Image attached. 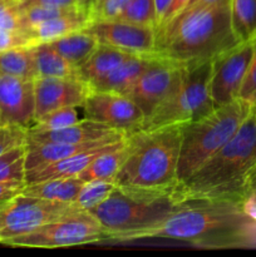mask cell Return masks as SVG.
<instances>
[{
    "instance_id": "cell-1",
    "label": "cell",
    "mask_w": 256,
    "mask_h": 257,
    "mask_svg": "<svg viewBox=\"0 0 256 257\" xmlns=\"http://www.w3.org/2000/svg\"><path fill=\"white\" fill-rule=\"evenodd\" d=\"M163 237L201 248L256 247V216L246 201L213 200L180 203L143 238Z\"/></svg>"
},
{
    "instance_id": "cell-2",
    "label": "cell",
    "mask_w": 256,
    "mask_h": 257,
    "mask_svg": "<svg viewBox=\"0 0 256 257\" xmlns=\"http://www.w3.org/2000/svg\"><path fill=\"white\" fill-rule=\"evenodd\" d=\"M256 163V105L233 135L200 170L173 187L177 205L190 201H247L248 176Z\"/></svg>"
},
{
    "instance_id": "cell-3",
    "label": "cell",
    "mask_w": 256,
    "mask_h": 257,
    "mask_svg": "<svg viewBox=\"0 0 256 257\" xmlns=\"http://www.w3.org/2000/svg\"><path fill=\"white\" fill-rule=\"evenodd\" d=\"M231 24V0L178 14L157 32L155 57L177 65L212 60L238 44Z\"/></svg>"
},
{
    "instance_id": "cell-4",
    "label": "cell",
    "mask_w": 256,
    "mask_h": 257,
    "mask_svg": "<svg viewBox=\"0 0 256 257\" xmlns=\"http://www.w3.org/2000/svg\"><path fill=\"white\" fill-rule=\"evenodd\" d=\"M182 124L140 130L128 136L130 153L115 186L150 193H171L177 185Z\"/></svg>"
},
{
    "instance_id": "cell-5",
    "label": "cell",
    "mask_w": 256,
    "mask_h": 257,
    "mask_svg": "<svg viewBox=\"0 0 256 257\" xmlns=\"http://www.w3.org/2000/svg\"><path fill=\"white\" fill-rule=\"evenodd\" d=\"M177 207L171 193H150L115 186L109 197L89 211L107 241L131 242L160 226Z\"/></svg>"
},
{
    "instance_id": "cell-6",
    "label": "cell",
    "mask_w": 256,
    "mask_h": 257,
    "mask_svg": "<svg viewBox=\"0 0 256 257\" xmlns=\"http://www.w3.org/2000/svg\"><path fill=\"white\" fill-rule=\"evenodd\" d=\"M252 105L240 98L216 107L205 117L183 123L180 157L177 165V183L187 180L200 170L222 146L233 137Z\"/></svg>"
},
{
    "instance_id": "cell-7",
    "label": "cell",
    "mask_w": 256,
    "mask_h": 257,
    "mask_svg": "<svg viewBox=\"0 0 256 257\" xmlns=\"http://www.w3.org/2000/svg\"><path fill=\"white\" fill-rule=\"evenodd\" d=\"M212 60L185 65L180 84L143 122L141 130L183 124L205 117L215 109L210 93Z\"/></svg>"
},
{
    "instance_id": "cell-8",
    "label": "cell",
    "mask_w": 256,
    "mask_h": 257,
    "mask_svg": "<svg viewBox=\"0 0 256 257\" xmlns=\"http://www.w3.org/2000/svg\"><path fill=\"white\" fill-rule=\"evenodd\" d=\"M104 241H107V235L100 223L89 212L80 211L47 223L32 232L12 238L4 245L14 247L60 248Z\"/></svg>"
},
{
    "instance_id": "cell-9",
    "label": "cell",
    "mask_w": 256,
    "mask_h": 257,
    "mask_svg": "<svg viewBox=\"0 0 256 257\" xmlns=\"http://www.w3.org/2000/svg\"><path fill=\"white\" fill-rule=\"evenodd\" d=\"M80 211L74 203L54 202L20 193L0 203V243L4 245L12 238Z\"/></svg>"
},
{
    "instance_id": "cell-10",
    "label": "cell",
    "mask_w": 256,
    "mask_h": 257,
    "mask_svg": "<svg viewBox=\"0 0 256 257\" xmlns=\"http://www.w3.org/2000/svg\"><path fill=\"white\" fill-rule=\"evenodd\" d=\"M251 57L252 42H243L213 58L210 93L215 108L237 99Z\"/></svg>"
},
{
    "instance_id": "cell-11",
    "label": "cell",
    "mask_w": 256,
    "mask_h": 257,
    "mask_svg": "<svg viewBox=\"0 0 256 257\" xmlns=\"http://www.w3.org/2000/svg\"><path fill=\"white\" fill-rule=\"evenodd\" d=\"M182 69V65L153 57L127 94L142 110L145 119L177 88Z\"/></svg>"
},
{
    "instance_id": "cell-12",
    "label": "cell",
    "mask_w": 256,
    "mask_h": 257,
    "mask_svg": "<svg viewBox=\"0 0 256 257\" xmlns=\"http://www.w3.org/2000/svg\"><path fill=\"white\" fill-rule=\"evenodd\" d=\"M85 118L103 123L125 135L142 128L145 115L128 95L113 92L93 90L82 104Z\"/></svg>"
},
{
    "instance_id": "cell-13",
    "label": "cell",
    "mask_w": 256,
    "mask_h": 257,
    "mask_svg": "<svg viewBox=\"0 0 256 257\" xmlns=\"http://www.w3.org/2000/svg\"><path fill=\"white\" fill-rule=\"evenodd\" d=\"M87 32L94 35L98 42L122 52L137 55H153L157 40V30L155 28L124 22V20H97Z\"/></svg>"
},
{
    "instance_id": "cell-14",
    "label": "cell",
    "mask_w": 256,
    "mask_h": 257,
    "mask_svg": "<svg viewBox=\"0 0 256 257\" xmlns=\"http://www.w3.org/2000/svg\"><path fill=\"white\" fill-rule=\"evenodd\" d=\"M0 117L9 127L29 130L34 124V80L0 74Z\"/></svg>"
},
{
    "instance_id": "cell-15",
    "label": "cell",
    "mask_w": 256,
    "mask_h": 257,
    "mask_svg": "<svg viewBox=\"0 0 256 257\" xmlns=\"http://www.w3.org/2000/svg\"><path fill=\"white\" fill-rule=\"evenodd\" d=\"M90 92L89 83L78 78H37L34 80L35 119L59 108L82 107Z\"/></svg>"
},
{
    "instance_id": "cell-16",
    "label": "cell",
    "mask_w": 256,
    "mask_h": 257,
    "mask_svg": "<svg viewBox=\"0 0 256 257\" xmlns=\"http://www.w3.org/2000/svg\"><path fill=\"white\" fill-rule=\"evenodd\" d=\"M128 135L114 130L103 123L84 118L69 127L55 131L27 130V141L33 142H55V143H80L102 142V141H119Z\"/></svg>"
},
{
    "instance_id": "cell-17",
    "label": "cell",
    "mask_w": 256,
    "mask_h": 257,
    "mask_svg": "<svg viewBox=\"0 0 256 257\" xmlns=\"http://www.w3.org/2000/svg\"><path fill=\"white\" fill-rule=\"evenodd\" d=\"M127 137L123 140L117 141V142L108 143V145L99 146V147L92 148V150L84 151V152L77 153L74 156L60 160L58 162L52 163V165L43 166V167L34 168V170L25 171L24 182L25 185L28 183L40 182V181L49 180V178H59V177H74L79 175L82 171H84L88 166L92 163L93 160L102 155L105 151L113 150L122 145Z\"/></svg>"
},
{
    "instance_id": "cell-18",
    "label": "cell",
    "mask_w": 256,
    "mask_h": 257,
    "mask_svg": "<svg viewBox=\"0 0 256 257\" xmlns=\"http://www.w3.org/2000/svg\"><path fill=\"white\" fill-rule=\"evenodd\" d=\"M155 55H132L100 79L90 83L93 90L113 92L127 95L143 70L150 65Z\"/></svg>"
},
{
    "instance_id": "cell-19",
    "label": "cell",
    "mask_w": 256,
    "mask_h": 257,
    "mask_svg": "<svg viewBox=\"0 0 256 257\" xmlns=\"http://www.w3.org/2000/svg\"><path fill=\"white\" fill-rule=\"evenodd\" d=\"M92 23L93 20L90 18L89 12L87 9H79L72 14L47 20V22L42 23V24L37 25L32 30H29L28 34L32 37L34 44L50 43L58 38L70 34V33L85 29Z\"/></svg>"
},
{
    "instance_id": "cell-20",
    "label": "cell",
    "mask_w": 256,
    "mask_h": 257,
    "mask_svg": "<svg viewBox=\"0 0 256 257\" xmlns=\"http://www.w3.org/2000/svg\"><path fill=\"white\" fill-rule=\"evenodd\" d=\"M83 185H84V181L80 180L78 176L49 178L40 182L28 183L24 186L22 193L30 197L54 201V202L73 203Z\"/></svg>"
},
{
    "instance_id": "cell-21",
    "label": "cell",
    "mask_w": 256,
    "mask_h": 257,
    "mask_svg": "<svg viewBox=\"0 0 256 257\" xmlns=\"http://www.w3.org/2000/svg\"><path fill=\"white\" fill-rule=\"evenodd\" d=\"M132 55L137 54H130V53L122 52V50L99 43L92 55L82 65H79L80 78L90 84L107 75Z\"/></svg>"
},
{
    "instance_id": "cell-22",
    "label": "cell",
    "mask_w": 256,
    "mask_h": 257,
    "mask_svg": "<svg viewBox=\"0 0 256 257\" xmlns=\"http://www.w3.org/2000/svg\"><path fill=\"white\" fill-rule=\"evenodd\" d=\"M33 53H34L38 78L57 77L82 79L79 74V67L65 59L49 43L35 44L33 47Z\"/></svg>"
},
{
    "instance_id": "cell-23",
    "label": "cell",
    "mask_w": 256,
    "mask_h": 257,
    "mask_svg": "<svg viewBox=\"0 0 256 257\" xmlns=\"http://www.w3.org/2000/svg\"><path fill=\"white\" fill-rule=\"evenodd\" d=\"M128 153H130V142H128L127 137V140L120 146L113 148V150L105 151L102 155L98 156L95 160H93L92 163L78 175V177L84 182L95 180L114 181L115 176L124 163Z\"/></svg>"
},
{
    "instance_id": "cell-24",
    "label": "cell",
    "mask_w": 256,
    "mask_h": 257,
    "mask_svg": "<svg viewBox=\"0 0 256 257\" xmlns=\"http://www.w3.org/2000/svg\"><path fill=\"white\" fill-rule=\"evenodd\" d=\"M49 44L72 64L79 67L97 49L99 42L94 35L83 29L58 38Z\"/></svg>"
},
{
    "instance_id": "cell-25",
    "label": "cell",
    "mask_w": 256,
    "mask_h": 257,
    "mask_svg": "<svg viewBox=\"0 0 256 257\" xmlns=\"http://www.w3.org/2000/svg\"><path fill=\"white\" fill-rule=\"evenodd\" d=\"M33 47H17L0 52V74L28 80L37 79Z\"/></svg>"
},
{
    "instance_id": "cell-26",
    "label": "cell",
    "mask_w": 256,
    "mask_h": 257,
    "mask_svg": "<svg viewBox=\"0 0 256 257\" xmlns=\"http://www.w3.org/2000/svg\"><path fill=\"white\" fill-rule=\"evenodd\" d=\"M231 24L240 43L256 38V0H231Z\"/></svg>"
},
{
    "instance_id": "cell-27",
    "label": "cell",
    "mask_w": 256,
    "mask_h": 257,
    "mask_svg": "<svg viewBox=\"0 0 256 257\" xmlns=\"http://www.w3.org/2000/svg\"><path fill=\"white\" fill-rule=\"evenodd\" d=\"M115 188L114 181L105 180H95L84 182L83 187L80 188L77 198L73 203L77 206L79 210L89 212L93 208L98 207L100 203L104 202L113 190Z\"/></svg>"
},
{
    "instance_id": "cell-28",
    "label": "cell",
    "mask_w": 256,
    "mask_h": 257,
    "mask_svg": "<svg viewBox=\"0 0 256 257\" xmlns=\"http://www.w3.org/2000/svg\"><path fill=\"white\" fill-rule=\"evenodd\" d=\"M25 143L0 155V182L24 181Z\"/></svg>"
},
{
    "instance_id": "cell-29",
    "label": "cell",
    "mask_w": 256,
    "mask_h": 257,
    "mask_svg": "<svg viewBox=\"0 0 256 257\" xmlns=\"http://www.w3.org/2000/svg\"><path fill=\"white\" fill-rule=\"evenodd\" d=\"M117 19L155 28L157 30L158 20L155 0H131Z\"/></svg>"
},
{
    "instance_id": "cell-30",
    "label": "cell",
    "mask_w": 256,
    "mask_h": 257,
    "mask_svg": "<svg viewBox=\"0 0 256 257\" xmlns=\"http://www.w3.org/2000/svg\"><path fill=\"white\" fill-rule=\"evenodd\" d=\"M79 119L77 107H64L52 110L47 114L35 119L34 124L29 130L35 131H55L77 123Z\"/></svg>"
},
{
    "instance_id": "cell-31",
    "label": "cell",
    "mask_w": 256,
    "mask_h": 257,
    "mask_svg": "<svg viewBox=\"0 0 256 257\" xmlns=\"http://www.w3.org/2000/svg\"><path fill=\"white\" fill-rule=\"evenodd\" d=\"M131 0H93L88 8L93 22L117 19Z\"/></svg>"
},
{
    "instance_id": "cell-32",
    "label": "cell",
    "mask_w": 256,
    "mask_h": 257,
    "mask_svg": "<svg viewBox=\"0 0 256 257\" xmlns=\"http://www.w3.org/2000/svg\"><path fill=\"white\" fill-rule=\"evenodd\" d=\"M0 29L24 32L19 0H0Z\"/></svg>"
},
{
    "instance_id": "cell-33",
    "label": "cell",
    "mask_w": 256,
    "mask_h": 257,
    "mask_svg": "<svg viewBox=\"0 0 256 257\" xmlns=\"http://www.w3.org/2000/svg\"><path fill=\"white\" fill-rule=\"evenodd\" d=\"M238 98L251 105H256V38L252 40V57L243 79Z\"/></svg>"
},
{
    "instance_id": "cell-34",
    "label": "cell",
    "mask_w": 256,
    "mask_h": 257,
    "mask_svg": "<svg viewBox=\"0 0 256 257\" xmlns=\"http://www.w3.org/2000/svg\"><path fill=\"white\" fill-rule=\"evenodd\" d=\"M27 130L19 127H0V155L25 143Z\"/></svg>"
},
{
    "instance_id": "cell-35",
    "label": "cell",
    "mask_w": 256,
    "mask_h": 257,
    "mask_svg": "<svg viewBox=\"0 0 256 257\" xmlns=\"http://www.w3.org/2000/svg\"><path fill=\"white\" fill-rule=\"evenodd\" d=\"M32 37L27 32H13L0 29V52L17 47H33Z\"/></svg>"
},
{
    "instance_id": "cell-36",
    "label": "cell",
    "mask_w": 256,
    "mask_h": 257,
    "mask_svg": "<svg viewBox=\"0 0 256 257\" xmlns=\"http://www.w3.org/2000/svg\"><path fill=\"white\" fill-rule=\"evenodd\" d=\"M19 7L22 10H25L28 9V8H33V7L65 8V7H80V5L77 0H19Z\"/></svg>"
},
{
    "instance_id": "cell-37",
    "label": "cell",
    "mask_w": 256,
    "mask_h": 257,
    "mask_svg": "<svg viewBox=\"0 0 256 257\" xmlns=\"http://www.w3.org/2000/svg\"><path fill=\"white\" fill-rule=\"evenodd\" d=\"M24 181H8V182H0V203L9 198L20 195L24 188Z\"/></svg>"
},
{
    "instance_id": "cell-38",
    "label": "cell",
    "mask_w": 256,
    "mask_h": 257,
    "mask_svg": "<svg viewBox=\"0 0 256 257\" xmlns=\"http://www.w3.org/2000/svg\"><path fill=\"white\" fill-rule=\"evenodd\" d=\"M188 2H190V0H172L170 8H168L167 13H166L165 18H163L162 23H161V25L158 27L157 32L158 30L163 29V28H165L167 24H170V23L172 22V20L175 19V18L177 17V15L180 14L183 9H185L186 5L188 4Z\"/></svg>"
},
{
    "instance_id": "cell-39",
    "label": "cell",
    "mask_w": 256,
    "mask_h": 257,
    "mask_svg": "<svg viewBox=\"0 0 256 257\" xmlns=\"http://www.w3.org/2000/svg\"><path fill=\"white\" fill-rule=\"evenodd\" d=\"M172 0H155L156 5V13H157V20H158V27L162 23L163 18H165L166 13H167L168 8H170ZM157 27V29H158Z\"/></svg>"
},
{
    "instance_id": "cell-40",
    "label": "cell",
    "mask_w": 256,
    "mask_h": 257,
    "mask_svg": "<svg viewBox=\"0 0 256 257\" xmlns=\"http://www.w3.org/2000/svg\"><path fill=\"white\" fill-rule=\"evenodd\" d=\"M221 2H226V0H190L182 12H185V10H188V9H193V8H197V7H205V5L216 4V3H221Z\"/></svg>"
},
{
    "instance_id": "cell-41",
    "label": "cell",
    "mask_w": 256,
    "mask_h": 257,
    "mask_svg": "<svg viewBox=\"0 0 256 257\" xmlns=\"http://www.w3.org/2000/svg\"><path fill=\"white\" fill-rule=\"evenodd\" d=\"M246 203H247L248 210H250L251 212L256 216V188L252 191V193H251L250 197L247 198Z\"/></svg>"
},
{
    "instance_id": "cell-42",
    "label": "cell",
    "mask_w": 256,
    "mask_h": 257,
    "mask_svg": "<svg viewBox=\"0 0 256 257\" xmlns=\"http://www.w3.org/2000/svg\"><path fill=\"white\" fill-rule=\"evenodd\" d=\"M248 186H250L251 193H252V191L256 188V163L251 170L250 176H248Z\"/></svg>"
},
{
    "instance_id": "cell-43",
    "label": "cell",
    "mask_w": 256,
    "mask_h": 257,
    "mask_svg": "<svg viewBox=\"0 0 256 257\" xmlns=\"http://www.w3.org/2000/svg\"><path fill=\"white\" fill-rule=\"evenodd\" d=\"M77 2L79 3V5H80V7L85 8V9L88 10V8H89V5L92 4V2H93V0H77Z\"/></svg>"
},
{
    "instance_id": "cell-44",
    "label": "cell",
    "mask_w": 256,
    "mask_h": 257,
    "mask_svg": "<svg viewBox=\"0 0 256 257\" xmlns=\"http://www.w3.org/2000/svg\"><path fill=\"white\" fill-rule=\"evenodd\" d=\"M0 127H4V125H3V120H2V117H0Z\"/></svg>"
}]
</instances>
